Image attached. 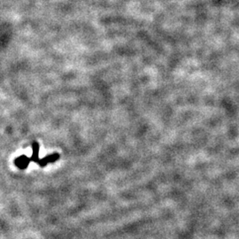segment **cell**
<instances>
[{"label":"cell","mask_w":239,"mask_h":239,"mask_svg":"<svg viewBox=\"0 0 239 239\" xmlns=\"http://www.w3.org/2000/svg\"><path fill=\"white\" fill-rule=\"evenodd\" d=\"M59 159V154H58V153H52V154L49 155V156L44 157L42 160H39L37 161V163L39 164L40 167H45L47 164L53 163V162L57 161Z\"/></svg>","instance_id":"6da1fadb"},{"label":"cell","mask_w":239,"mask_h":239,"mask_svg":"<svg viewBox=\"0 0 239 239\" xmlns=\"http://www.w3.org/2000/svg\"><path fill=\"white\" fill-rule=\"evenodd\" d=\"M29 162H30V159L27 156H21L20 158L15 160V165L20 169H25L28 167Z\"/></svg>","instance_id":"7a4b0ae2"},{"label":"cell","mask_w":239,"mask_h":239,"mask_svg":"<svg viewBox=\"0 0 239 239\" xmlns=\"http://www.w3.org/2000/svg\"><path fill=\"white\" fill-rule=\"evenodd\" d=\"M38 153H39V144L35 143L33 144V154H32V157L30 158V161H38L39 160Z\"/></svg>","instance_id":"3957f363"}]
</instances>
